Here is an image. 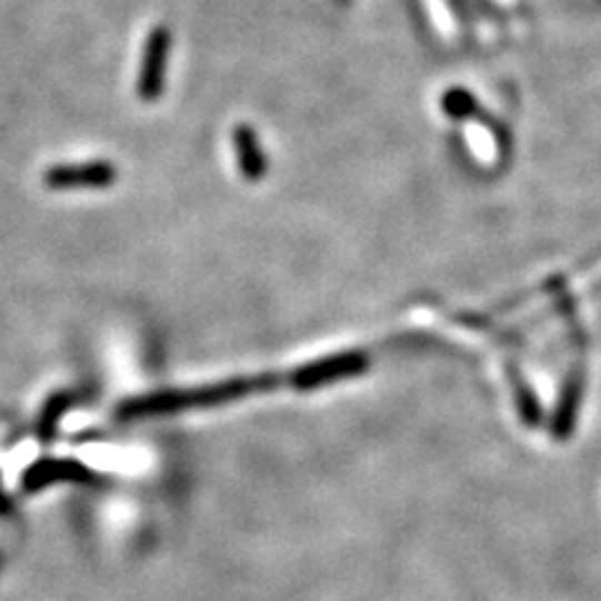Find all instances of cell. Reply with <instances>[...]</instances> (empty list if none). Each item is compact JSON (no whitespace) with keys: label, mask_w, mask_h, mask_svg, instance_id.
I'll return each mask as SVG.
<instances>
[{"label":"cell","mask_w":601,"mask_h":601,"mask_svg":"<svg viewBox=\"0 0 601 601\" xmlns=\"http://www.w3.org/2000/svg\"><path fill=\"white\" fill-rule=\"evenodd\" d=\"M23 489L26 491H43L53 484H81L93 487L96 474L86 464L76 459H38L23 471Z\"/></svg>","instance_id":"4"},{"label":"cell","mask_w":601,"mask_h":601,"mask_svg":"<svg viewBox=\"0 0 601 601\" xmlns=\"http://www.w3.org/2000/svg\"><path fill=\"white\" fill-rule=\"evenodd\" d=\"M281 383H286V379H281L279 373H263V377H239V379L209 383V387H199V389L156 391V393H146V397L123 401L116 413L126 421H133V419H148V417H169V413L193 411V409H213V407H223V403L251 397V393L271 391L276 387H281Z\"/></svg>","instance_id":"1"},{"label":"cell","mask_w":601,"mask_h":601,"mask_svg":"<svg viewBox=\"0 0 601 601\" xmlns=\"http://www.w3.org/2000/svg\"><path fill=\"white\" fill-rule=\"evenodd\" d=\"M169 53H171V33L169 28H153L143 48L141 71H138L136 91L141 101L153 103L156 98L163 96L166 88V71H169Z\"/></svg>","instance_id":"3"},{"label":"cell","mask_w":601,"mask_h":601,"mask_svg":"<svg viewBox=\"0 0 601 601\" xmlns=\"http://www.w3.org/2000/svg\"><path fill=\"white\" fill-rule=\"evenodd\" d=\"M73 397L71 393H56L46 401V407L41 409V419H38V437L41 441H53L58 427H61V419L66 417V411L71 409Z\"/></svg>","instance_id":"8"},{"label":"cell","mask_w":601,"mask_h":601,"mask_svg":"<svg viewBox=\"0 0 601 601\" xmlns=\"http://www.w3.org/2000/svg\"><path fill=\"white\" fill-rule=\"evenodd\" d=\"M524 379H517L514 377V391H517V403H519V411H521V417H524V421L529 423V427H537L539 419H541V407H539V401L534 399V393H531L527 389V383H521Z\"/></svg>","instance_id":"9"},{"label":"cell","mask_w":601,"mask_h":601,"mask_svg":"<svg viewBox=\"0 0 601 601\" xmlns=\"http://www.w3.org/2000/svg\"><path fill=\"white\" fill-rule=\"evenodd\" d=\"M13 511V501L11 497L6 494V489H3V479H0V517H8Z\"/></svg>","instance_id":"11"},{"label":"cell","mask_w":601,"mask_h":601,"mask_svg":"<svg viewBox=\"0 0 601 601\" xmlns=\"http://www.w3.org/2000/svg\"><path fill=\"white\" fill-rule=\"evenodd\" d=\"M471 108H474V101H471V96L464 91H449L443 96V111L454 118H464L467 113H471Z\"/></svg>","instance_id":"10"},{"label":"cell","mask_w":601,"mask_h":601,"mask_svg":"<svg viewBox=\"0 0 601 601\" xmlns=\"http://www.w3.org/2000/svg\"><path fill=\"white\" fill-rule=\"evenodd\" d=\"M116 169L108 161H91L83 166H53L46 173V186L53 191L78 189H111L116 183Z\"/></svg>","instance_id":"5"},{"label":"cell","mask_w":601,"mask_h":601,"mask_svg":"<svg viewBox=\"0 0 601 601\" xmlns=\"http://www.w3.org/2000/svg\"><path fill=\"white\" fill-rule=\"evenodd\" d=\"M369 367H371L369 353L339 351L331 353V357L303 363V367H296L289 377H286V383L296 391H313L321 387H331V383L343 379L361 377V373L369 371Z\"/></svg>","instance_id":"2"},{"label":"cell","mask_w":601,"mask_h":601,"mask_svg":"<svg viewBox=\"0 0 601 601\" xmlns=\"http://www.w3.org/2000/svg\"><path fill=\"white\" fill-rule=\"evenodd\" d=\"M233 151L236 161H239V171L246 176V181H261L266 171H269V161L261 148L259 136L251 126H236L233 128Z\"/></svg>","instance_id":"6"},{"label":"cell","mask_w":601,"mask_h":601,"mask_svg":"<svg viewBox=\"0 0 601 601\" xmlns=\"http://www.w3.org/2000/svg\"><path fill=\"white\" fill-rule=\"evenodd\" d=\"M581 397H584V371L574 369L567 377V383H564V389H561V397L557 403L554 419H551V433H554L557 439H567L571 429H574Z\"/></svg>","instance_id":"7"}]
</instances>
